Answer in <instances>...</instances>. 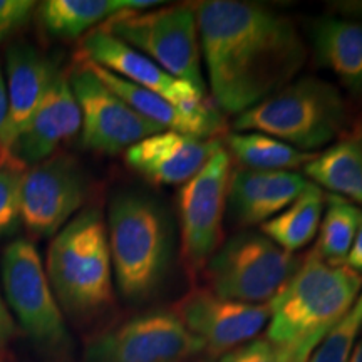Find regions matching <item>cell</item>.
Instances as JSON below:
<instances>
[{"mask_svg": "<svg viewBox=\"0 0 362 362\" xmlns=\"http://www.w3.org/2000/svg\"><path fill=\"white\" fill-rule=\"evenodd\" d=\"M216 107L242 115L292 83L307 61L296 24L259 4H192Z\"/></svg>", "mask_w": 362, "mask_h": 362, "instance_id": "6da1fadb", "label": "cell"}, {"mask_svg": "<svg viewBox=\"0 0 362 362\" xmlns=\"http://www.w3.org/2000/svg\"><path fill=\"white\" fill-rule=\"evenodd\" d=\"M362 275L347 265H329L312 250L270 302L267 341L280 362H309L317 347L351 309Z\"/></svg>", "mask_w": 362, "mask_h": 362, "instance_id": "7a4b0ae2", "label": "cell"}, {"mask_svg": "<svg viewBox=\"0 0 362 362\" xmlns=\"http://www.w3.org/2000/svg\"><path fill=\"white\" fill-rule=\"evenodd\" d=\"M45 274L59 305L69 314L93 315L112 304L107 228L98 206L79 211L54 235Z\"/></svg>", "mask_w": 362, "mask_h": 362, "instance_id": "3957f363", "label": "cell"}, {"mask_svg": "<svg viewBox=\"0 0 362 362\" xmlns=\"http://www.w3.org/2000/svg\"><path fill=\"white\" fill-rule=\"evenodd\" d=\"M346 101L336 86L300 78L235 117L237 133H262L300 151H314L346 134Z\"/></svg>", "mask_w": 362, "mask_h": 362, "instance_id": "277c9868", "label": "cell"}, {"mask_svg": "<svg viewBox=\"0 0 362 362\" xmlns=\"http://www.w3.org/2000/svg\"><path fill=\"white\" fill-rule=\"evenodd\" d=\"M106 228L112 275L121 293L128 298L151 296L171 260L173 238L165 211L143 193H117Z\"/></svg>", "mask_w": 362, "mask_h": 362, "instance_id": "5b68a950", "label": "cell"}, {"mask_svg": "<svg viewBox=\"0 0 362 362\" xmlns=\"http://www.w3.org/2000/svg\"><path fill=\"white\" fill-rule=\"evenodd\" d=\"M101 29L155 61L173 78L206 93L192 4L144 12L124 11L104 22Z\"/></svg>", "mask_w": 362, "mask_h": 362, "instance_id": "8992f818", "label": "cell"}, {"mask_svg": "<svg viewBox=\"0 0 362 362\" xmlns=\"http://www.w3.org/2000/svg\"><path fill=\"white\" fill-rule=\"evenodd\" d=\"M300 260L264 233L242 232L221 243L205 267L210 291L243 304H269Z\"/></svg>", "mask_w": 362, "mask_h": 362, "instance_id": "52a82bcc", "label": "cell"}, {"mask_svg": "<svg viewBox=\"0 0 362 362\" xmlns=\"http://www.w3.org/2000/svg\"><path fill=\"white\" fill-rule=\"evenodd\" d=\"M0 274L7 307L22 329L39 346L62 349L69 342L64 317L34 243L27 238L8 243L2 252Z\"/></svg>", "mask_w": 362, "mask_h": 362, "instance_id": "ba28073f", "label": "cell"}, {"mask_svg": "<svg viewBox=\"0 0 362 362\" xmlns=\"http://www.w3.org/2000/svg\"><path fill=\"white\" fill-rule=\"evenodd\" d=\"M232 160L225 146L203 168L181 185L178 214L181 259L189 274L205 270L223 240Z\"/></svg>", "mask_w": 362, "mask_h": 362, "instance_id": "9c48e42d", "label": "cell"}, {"mask_svg": "<svg viewBox=\"0 0 362 362\" xmlns=\"http://www.w3.org/2000/svg\"><path fill=\"white\" fill-rule=\"evenodd\" d=\"M69 83L81 110V141L90 151L126 153L141 139L165 131L112 93L84 61L71 72Z\"/></svg>", "mask_w": 362, "mask_h": 362, "instance_id": "30bf717a", "label": "cell"}, {"mask_svg": "<svg viewBox=\"0 0 362 362\" xmlns=\"http://www.w3.org/2000/svg\"><path fill=\"white\" fill-rule=\"evenodd\" d=\"M88 178L74 156L54 155L24 170L21 187L22 225L39 237L61 232L79 214Z\"/></svg>", "mask_w": 362, "mask_h": 362, "instance_id": "8fae6325", "label": "cell"}, {"mask_svg": "<svg viewBox=\"0 0 362 362\" xmlns=\"http://www.w3.org/2000/svg\"><path fill=\"white\" fill-rule=\"evenodd\" d=\"M205 347L171 312L136 317L90 342L89 362H187Z\"/></svg>", "mask_w": 362, "mask_h": 362, "instance_id": "7c38bea8", "label": "cell"}, {"mask_svg": "<svg viewBox=\"0 0 362 362\" xmlns=\"http://www.w3.org/2000/svg\"><path fill=\"white\" fill-rule=\"evenodd\" d=\"M173 314L205 349L223 354L259 336L269 324L270 302L243 304L218 297L210 288H197L181 298Z\"/></svg>", "mask_w": 362, "mask_h": 362, "instance_id": "4fadbf2b", "label": "cell"}, {"mask_svg": "<svg viewBox=\"0 0 362 362\" xmlns=\"http://www.w3.org/2000/svg\"><path fill=\"white\" fill-rule=\"evenodd\" d=\"M81 131V110L69 76L57 71L45 90L42 101L24 131L12 144L8 156L22 168L39 165L54 156L62 143L69 141Z\"/></svg>", "mask_w": 362, "mask_h": 362, "instance_id": "5bb4252c", "label": "cell"}, {"mask_svg": "<svg viewBox=\"0 0 362 362\" xmlns=\"http://www.w3.org/2000/svg\"><path fill=\"white\" fill-rule=\"evenodd\" d=\"M223 143L202 139L176 131L148 136L124 153L131 170L158 185H185L214 158Z\"/></svg>", "mask_w": 362, "mask_h": 362, "instance_id": "9a60e30c", "label": "cell"}, {"mask_svg": "<svg viewBox=\"0 0 362 362\" xmlns=\"http://www.w3.org/2000/svg\"><path fill=\"white\" fill-rule=\"evenodd\" d=\"M83 59L93 62L103 69L119 76L121 79L148 89L151 93L180 104L203 103L205 93L193 88L192 84L173 78L161 69L155 61L139 51L124 44L101 27L90 30L83 40Z\"/></svg>", "mask_w": 362, "mask_h": 362, "instance_id": "2e32d148", "label": "cell"}, {"mask_svg": "<svg viewBox=\"0 0 362 362\" xmlns=\"http://www.w3.org/2000/svg\"><path fill=\"white\" fill-rule=\"evenodd\" d=\"M84 62L112 93H116L144 119L151 121L161 129L176 131V133L202 139H215L225 129L223 116L211 103L203 101L198 104H180L170 101L160 94L138 88V86L121 79L119 76L112 74V72L103 69L93 62Z\"/></svg>", "mask_w": 362, "mask_h": 362, "instance_id": "e0dca14e", "label": "cell"}, {"mask_svg": "<svg viewBox=\"0 0 362 362\" xmlns=\"http://www.w3.org/2000/svg\"><path fill=\"white\" fill-rule=\"evenodd\" d=\"M51 59L29 44L8 47L6 56L7 86V123L0 139V153L6 160L13 141L19 138L30 117L42 101L45 90L57 72Z\"/></svg>", "mask_w": 362, "mask_h": 362, "instance_id": "ac0fdd59", "label": "cell"}, {"mask_svg": "<svg viewBox=\"0 0 362 362\" xmlns=\"http://www.w3.org/2000/svg\"><path fill=\"white\" fill-rule=\"evenodd\" d=\"M307 185L296 171L235 170L228 187L230 214L238 225H262L292 205Z\"/></svg>", "mask_w": 362, "mask_h": 362, "instance_id": "d6986e66", "label": "cell"}, {"mask_svg": "<svg viewBox=\"0 0 362 362\" xmlns=\"http://www.w3.org/2000/svg\"><path fill=\"white\" fill-rule=\"evenodd\" d=\"M310 40L320 64L329 67L352 93H361L362 22L322 17L312 22Z\"/></svg>", "mask_w": 362, "mask_h": 362, "instance_id": "ffe728a7", "label": "cell"}, {"mask_svg": "<svg viewBox=\"0 0 362 362\" xmlns=\"http://www.w3.org/2000/svg\"><path fill=\"white\" fill-rule=\"evenodd\" d=\"M320 189L339 194L362 208V128L346 133L304 166Z\"/></svg>", "mask_w": 362, "mask_h": 362, "instance_id": "44dd1931", "label": "cell"}, {"mask_svg": "<svg viewBox=\"0 0 362 362\" xmlns=\"http://www.w3.org/2000/svg\"><path fill=\"white\" fill-rule=\"evenodd\" d=\"M325 206V194L309 183L304 193L277 216L260 225L262 233L282 250L293 253L309 245L319 233Z\"/></svg>", "mask_w": 362, "mask_h": 362, "instance_id": "7402d4cb", "label": "cell"}, {"mask_svg": "<svg viewBox=\"0 0 362 362\" xmlns=\"http://www.w3.org/2000/svg\"><path fill=\"white\" fill-rule=\"evenodd\" d=\"M126 11V0H45L37 4L40 25L54 39H78Z\"/></svg>", "mask_w": 362, "mask_h": 362, "instance_id": "603a6c76", "label": "cell"}, {"mask_svg": "<svg viewBox=\"0 0 362 362\" xmlns=\"http://www.w3.org/2000/svg\"><path fill=\"white\" fill-rule=\"evenodd\" d=\"M226 153L242 168L257 171H292L305 166L314 153H305L291 144L262 133H230L225 139Z\"/></svg>", "mask_w": 362, "mask_h": 362, "instance_id": "cb8c5ba5", "label": "cell"}, {"mask_svg": "<svg viewBox=\"0 0 362 362\" xmlns=\"http://www.w3.org/2000/svg\"><path fill=\"white\" fill-rule=\"evenodd\" d=\"M324 208L314 253L325 264L344 265L362 221V208L339 194H327Z\"/></svg>", "mask_w": 362, "mask_h": 362, "instance_id": "d4e9b609", "label": "cell"}, {"mask_svg": "<svg viewBox=\"0 0 362 362\" xmlns=\"http://www.w3.org/2000/svg\"><path fill=\"white\" fill-rule=\"evenodd\" d=\"M362 329V291L346 315L317 347L309 362H347Z\"/></svg>", "mask_w": 362, "mask_h": 362, "instance_id": "484cf974", "label": "cell"}, {"mask_svg": "<svg viewBox=\"0 0 362 362\" xmlns=\"http://www.w3.org/2000/svg\"><path fill=\"white\" fill-rule=\"evenodd\" d=\"M21 165L12 161H2L0 165V238L19 232L22 226Z\"/></svg>", "mask_w": 362, "mask_h": 362, "instance_id": "4316f807", "label": "cell"}, {"mask_svg": "<svg viewBox=\"0 0 362 362\" xmlns=\"http://www.w3.org/2000/svg\"><path fill=\"white\" fill-rule=\"evenodd\" d=\"M35 8L37 2L33 0H0V40L29 24Z\"/></svg>", "mask_w": 362, "mask_h": 362, "instance_id": "83f0119b", "label": "cell"}, {"mask_svg": "<svg viewBox=\"0 0 362 362\" xmlns=\"http://www.w3.org/2000/svg\"><path fill=\"white\" fill-rule=\"evenodd\" d=\"M220 362H280L277 351L267 339H253L248 344L226 352Z\"/></svg>", "mask_w": 362, "mask_h": 362, "instance_id": "f1b7e54d", "label": "cell"}, {"mask_svg": "<svg viewBox=\"0 0 362 362\" xmlns=\"http://www.w3.org/2000/svg\"><path fill=\"white\" fill-rule=\"evenodd\" d=\"M16 332V322H13L11 310H8L6 300H4L2 293H0V351L12 341Z\"/></svg>", "mask_w": 362, "mask_h": 362, "instance_id": "f546056e", "label": "cell"}, {"mask_svg": "<svg viewBox=\"0 0 362 362\" xmlns=\"http://www.w3.org/2000/svg\"><path fill=\"white\" fill-rule=\"evenodd\" d=\"M344 265H347L357 274H362V221L359 225V230H357V235L354 238V243H352L349 255H347Z\"/></svg>", "mask_w": 362, "mask_h": 362, "instance_id": "4dcf8cb0", "label": "cell"}, {"mask_svg": "<svg viewBox=\"0 0 362 362\" xmlns=\"http://www.w3.org/2000/svg\"><path fill=\"white\" fill-rule=\"evenodd\" d=\"M7 86H6V74H4L2 67H0V139L4 136L7 123Z\"/></svg>", "mask_w": 362, "mask_h": 362, "instance_id": "1f68e13d", "label": "cell"}, {"mask_svg": "<svg viewBox=\"0 0 362 362\" xmlns=\"http://www.w3.org/2000/svg\"><path fill=\"white\" fill-rule=\"evenodd\" d=\"M347 362H362V339L356 344V347L352 349Z\"/></svg>", "mask_w": 362, "mask_h": 362, "instance_id": "d6a6232c", "label": "cell"}]
</instances>
